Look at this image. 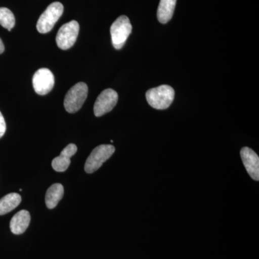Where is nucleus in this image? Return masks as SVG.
I'll use <instances>...</instances> for the list:
<instances>
[{
	"mask_svg": "<svg viewBox=\"0 0 259 259\" xmlns=\"http://www.w3.org/2000/svg\"><path fill=\"white\" fill-rule=\"evenodd\" d=\"M175 90L168 85H161L146 92V100L153 108L166 110L175 100Z\"/></svg>",
	"mask_w": 259,
	"mask_h": 259,
	"instance_id": "f257e3e1",
	"label": "nucleus"
},
{
	"mask_svg": "<svg viewBox=\"0 0 259 259\" xmlns=\"http://www.w3.org/2000/svg\"><path fill=\"white\" fill-rule=\"evenodd\" d=\"M88 95V87L86 83L79 82L72 87L64 99V107L69 113L79 111L83 106Z\"/></svg>",
	"mask_w": 259,
	"mask_h": 259,
	"instance_id": "f03ea898",
	"label": "nucleus"
},
{
	"mask_svg": "<svg viewBox=\"0 0 259 259\" xmlns=\"http://www.w3.org/2000/svg\"><path fill=\"white\" fill-rule=\"evenodd\" d=\"M64 13V6L59 2L51 3L40 15L37 23V30L40 33L45 34L54 28V25Z\"/></svg>",
	"mask_w": 259,
	"mask_h": 259,
	"instance_id": "7ed1b4c3",
	"label": "nucleus"
},
{
	"mask_svg": "<svg viewBox=\"0 0 259 259\" xmlns=\"http://www.w3.org/2000/svg\"><path fill=\"white\" fill-rule=\"evenodd\" d=\"M131 32L132 25L129 18L125 15H121L112 23L110 28L112 42L114 48L117 50L122 49Z\"/></svg>",
	"mask_w": 259,
	"mask_h": 259,
	"instance_id": "20e7f679",
	"label": "nucleus"
},
{
	"mask_svg": "<svg viewBox=\"0 0 259 259\" xmlns=\"http://www.w3.org/2000/svg\"><path fill=\"white\" fill-rule=\"evenodd\" d=\"M115 148L112 145H100L92 151L84 165L87 173L93 174L98 170L107 160L115 153Z\"/></svg>",
	"mask_w": 259,
	"mask_h": 259,
	"instance_id": "39448f33",
	"label": "nucleus"
},
{
	"mask_svg": "<svg viewBox=\"0 0 259 259\" xmlns=\"http://www.w3.org/2000/svg\"><path fill=\"white\" fill-rule=\"evenodd\" d=\"M79 32V25L75 20L64 24L56 35V44L62 50H68L74 45Z\"/></svg>",
	"mask_w": 259,
	"mask_h": 259,
	"instance_id": "423d86ee",
	"label": "nucleus"
},
{
	"mask_svg": "<svg viewBox=\"0 0 259 259\" xmlns=\"http://www.w3.org/2000/svg\"><path fill=\"white\" fill-rule=\"evenodd\" d=\"M118 101L117 92L112 89H107L102 92L97 97L94 105V113L96 117L101 116L112 111Z\"/></svg>",
	"mask_w": 259,
	"mask_h": 259,
	"instance_id": "0eeeda50",
	"label": "nucleus"
},
{
	"mask_svg": "<svg viewBox=\"0 0 259 259\" xmlns=\"http://www.w3.org/2000/svg\"><path fill=\"white\" fill-rule=\"evenodd\" d=\"M54 76L50 70L42 68L37 70L32 77V85L35 93L39 95H46L54 88Z\"/></svg>",
	"mask_w": 259,
	"mask_h": 259,
	"instance_id": "6e6552de",
	"label": "nucleus"
},
{
	"mask_svg": "<svg viewBox=\"0 0 259 259\" xmlns=\"http://www.w3.org/2000/svg\"><path fill=\"white\" fill-rule=\"evenodd\" d=\"M241 156L245 169L253 180H259V157L251 149L248 147L242 148Z\"/></svg>",
	"mask_w": 259,
	"mask_h": 259,
	"instance_id": "1a4fd4ad",
	"label": "nucleus"
},
{
	"mask_svg": "<svg viewBox=\"0 0 259 259\" xmlns=\"http://www.w3.org/2000/svg\"><path fill=\"white\" fill-rule=\"evenodd\" d=\"M30 223V214L28 211H20L15 214L10 221V228L15 235L23 234L28 228Z\"/></svg>",
	"mask_w": 259,
	"mask_h": 259,
	"instance_id": "9d476101",
	"label": "nucleus"
},
{
	"mask_svg": "<svg viewBox=\"0 0 259 259\" xmlns=\"http://www.w3.org/2000/svg\"><path fill=\"white\" fill-rule=\"evenodd\" d=\"M177 0H161L158 5L157 18L162 24H166L173 17L176 8Z\"/></svg>",
	"mask_w": 259,
	"mask_h": 259,
	"instance_id": "9b49d317",
	"label": "nucleus"
},
{
	"mask_svg": "<svg viewBox=\"0 0 259 259\" xmlns=\"http://www.w3.org/2000/svg\"><path fill=\"white\" fill-rule=\"evenodd\" d=\"M64 187L61 184H54L49 187L46 194V204L49 209L55 208L64 196Z\"/></svg>",
	"mask_w": 259,
	"mask_h": 259,
	"instance_id": "f8f14e48",
	"label": "nucleus"
},
{
	"mask_svg": "<svg viewBox=\"0 0 259 259\" xmlns=\"http://www.w3.org/2000/svg\"><path fill=\"white\" fill-rule=\"evenodd\" d=\"M21 196L17 193L7 194L0 199V215L8 214L21 202Z\"/></svg>",
	"mask_w": 259,
	"mask_h": 259,
	"instance_id": "ddd939ff",
	"label": "nucleus"
},
{
	"mask_svg": "<svg viewBox=\"0 0 259 259\" xmlns=\"http://www.w3.org/2000/svg\"><path fill=\"white\" fill-rule=\"evenodd\" d=\"M0 25L11 31L15 25V18L11 10L6 8H0Z\"/></svg>",
	"mask_w": 259,
	"mask_h": 259,
	"instance_id": "4468645a",
	"label": "nucleus"
},
{
	"mask_svg": "<svg viewBox=\"0 0 259 259\" xmlns=\"http://www.w3.org/2000/svg\"><path fill=\"white\" fill-rule=\"evenodd\" d=\"M71 158L68 155L61 152L60 156L52 161V167L56 171L64 172L67 170L71 164Z\"/></svg>",
	"mask_w": 259,
	"mask_h": 259,
	"instance_id": "2eb2a0df",
	"label": "nucleus"
},
{
	"mask_svg": "<svg viewBox=\"0 0 259 259\" xmlns=\"http://www.w3.org/2000/svg\"><path fill=\"white\" fill-rule=\"evenodd\" d=\"M5 132H6V122L3 114L0 112V139L4 136Z\"/></svg>",
	"mask_w": 259,
	"mask_h": 259,
	"instance_id": "dca6fc26",
	"label": "nucleus"
},
{
	"mask_svg": "<svg viewBox=\"0 0 259 259\" xmlns=\"http://www.w3.org/2000/svg\"><path fill=\"white\" fill-rule=\"evenodd\" d=\"M5 51V46L4 44H3V40L0 38V54H3Z\"/></svg>",
	"mask_w": 259,
	"mask_h": 259,
	"instance_id": "f3484780",
	"label": "nucleus"
}]
</instances>
